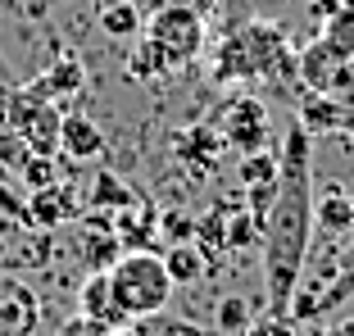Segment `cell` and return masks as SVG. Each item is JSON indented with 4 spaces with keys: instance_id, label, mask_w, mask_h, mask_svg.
I'll use <instances>...</instances> for the list:
<instances>
[{
    "instance_id": "obj_1",
    "label": "cell",
    "mask_w": 354,
    "mask_h": 336,
    "mask_svg": "<svg viewBox=\"0 0 354 336\" xmlns=\"http://www.w3.org/2000/svg\"><path fill=\"white\" fill-rule=\"evenodd\" d=\"M277 159V200L263 223V286L272 314H291L313 232V137L300 123L286 132Z\"/></svg>"
},
{
    "instance_id": "obj_2",
    "label": "cell",
    "mask_w": 354,
    "mask_h": 336,
    "mask_svg": "<svg viewBox=\"0 0 354 336\" xmlns=\"http://www.w3.org/2000/svg\"><path fill=\"white\" fill-rule=\"evenodd\" d=\"M295 77V50L277 23H245L214 50V82H281Z\"/></svg>"
},
{
    "instance_id": "obj_3",
    "label": "cell",
    "mask_w": 354,
    "mask_h": 336,
    "mask_svg": "<svg viewBox=\"0 0 354 336\" xmlns=\"http://www.w3.org/2000/svg\"><path fill=\"white\" fill-rule=\"evenodd\" d=\"M109 282H114L118 305L127 309V318H150V314H164V305L173 300V277L164 268V254H150V250H132V254H118V263L109 268Z\"/></svg>"
},
{
    "instance_id": "obj_4",
    "label": "cell",
    "mask_w": 354,
    "mask_h": 336,
    "mask_svg": "<svg viewBox=\"0 0 354 336\" xmlns=\"http://www.w3.org/2000/svg\"><path fill=\"white\" fill-rule=\"evenodd\" d=\"M146 37L159 41L182 68L205 50V14H196L191 5H159L146 19Z\"/></svg>"
},
{
    "instance_id": "obj_5",
    "label": "cell",
    "mask_w": 354,
    "mask_h": 336,
    "mask_svg": "<svg viewBox=\"0 0 354 336\" xmlns=\"http://www.w3.org/2000/svg\"><path fill=\"white\" fill-rule=\"evenodd\" d=\"M41 327V295L23 277L0 273V336H37Z\"/></svg>"
},
{
    "instance_id": "obj_6",
    "label": "cell",
    "mask_w": 354,
    "mask_h": 336,
    "mask_svg": "<svg viewBox=\"0 0 354 336\" xmlns=\"http://www.w3.org/2000/svg\"><path fill=\"white\" fill-rule=\"evenodd\" d=\"M218 132H223V141H227V146L241 150V155L263 150V141H268V105H259L254 95H236V100L223 109Z\"/></svg>"
},
{
    "instance_id": "obj_7",
    "label": "cell",
    "mask_w": 354,
    "mask_h": 336,
    "mask_svg": "<svg viewBox=\"0 0 354 336\" xmlns=\"http://www.w3.org/2000/svg\"><path fill=\"white\" fill-rule=\"evenodd\" d=\"M223 132H214V127H187V132H177L173 137V150H177V159L191 168V182H205L214 168H218V159H223Z\"/></svg>"
},
{
    "instance_id": "obj_8",
    "label": "cell",
    "mask_w": 354,
    "mask_h": 336,
    "mask_svg": "<svg viewBox=\"0 0 354 336\" xmlns=\"http://www.w3.org/2000/svg\"><path fill=\"white\" fill-rule=\"evenodd\" d=\"M77 314H86L91 323H100V327H132L127 309L118 305V295H114L109 273H91L82 282V291H77Z\"/></svg>"
},
{
    "instance_id": "obj_9",
    "label": "cell",
    "mask_w": 354,
    "mask_h": 336,
    "mask_svg": "<svg viewBox=\"0 0 354 336\" xmlns=\"http://www.w3.org/2000/svg\"><path fill=\"white\" fill-rule=\"evenodd\" d=\"M23 218H28L32 227H59V223H73L77 218V196H73V187H59V182L37 187L32 205L23 209Z\"/></svg>"
},
{
    "instance_id": "obj_10",
    "label": "cell",
    "mask_w": 354,
    "mask_h": 336,
    "mask_svg": "<svg viewBox=\"0 0 354 336\" xmlns=\"http://www.w3.org/2000/svg\"><path fill=\"white\" fill-rule=\"evenodd\" d=\"M341 64L345 59H336V55L313 37L309 46L295 50V77H300L304 91H323L327 95V91H332V82H336V73H341Z\"/></svg>"
},
{
    "instance_id": "obj_11",
    "label": "cell",
    "mask_w": 354,
    "mask_h": 336,
    "mask_svg": "<svg viewBox=\"0 0 354 336\" xmlns=\"http://www.w3.org/2000/svg\"><path fill=\"white\" fill-rule=\"evenodd\" d=\"M155 232H159V209L155 205L136 200V205H127V209H114V236L123 241V250H146Z\"/></svg>"
},
{
    "instance_id": "obj_12",
    "label": "cell",
    "mask_w": 354,
    "mask_h": 336,
    "mask_svg": "<svg viewBox=\"0 0 354 336\" xmlns=\"http://www.w3.org/2000/svg\"><path fill=\"white\" fill-rule=\"evenodd\" d=\"M104 150V132L86 114H64L59 123V155L68 159H95Z\"/></svg>"
},
{
    "instance_id": "obj_13",
    "label": "cell",
    "mask_w": 354,
    "mask_h": 336,
    "mask_svg": "<svg viewBox=\"0 0 354 336\" xmlns=\"http://www.w3.org/2000/svg\"><path fill=\"white\" fill-rule=\"evenodd\" d=\"M313 227H323L327 236H345L354 232V200L341 187H327L323 196L313 200Z\"/></svg>"
},
{
    "instance_id": "obj_14",
    "label": "cell",
    "mask_w": 354,
    "mask_h": 336,
    "mask_svg": "<svg viewBox=\"0 0 354 336\" xmlns=\"http://www.w3.org/2000/svg\"><path fill=\"white\" fill-rule=\"evenodd\" d=\"M127 73H132L136 82H155V77H173V73H182V64H177L159 41L141 37V41H136V50L127 55Z\"/></svg>"
},
{
    "instance_id": "obj_15",
    "label": "cell",
    "mask_w": 354,
    "mask_h": 336,
    "mask_svg": "<svg viewBox=\"0 0 354 336\" xmlns=\"http://www.w3.org/2000/svg\"><path fill=\"white\" fill-rule=\"evenodd\" d=\"M341 114H345V105L336 100V95L304 91L300 95V118H295V123H300L309 137H318V132H341Z\"/></svg>"
},
{
    "instance_id": "obj_16",
    "label": "cell",
    "mask_w": 354,
    "mask_h": 336,
    "mask_svg": "<svg viewBox=\"0 0 354 336\" xmlns=\"http://www.w3.org/2000/svg\"><path fill=\"white\" fill-rule=\"evenodd\" d=\"M164 268L173 277V286H196L200 277L209 273V254L200 250L196 241H177L164 250Z\"/></svg>"
},
{
    "instance_id": "obj_17",
    "label": "cell",
    "mask_w": 354,
    "mask_h": 336,
    "mask_svg": "<svg viewBox=\"0 0 354 336\" xmlns=\"http://www.w3.org/2000/svg\"><path fill=\"white\" fill-rule=\"evenodd\" d=\"M318 41H323L336 59L354 64V10L350 5H341L336 14H327V19L318 23Z\"/></svg>"
},
{
    "instance_id": "obj_18",
    "label": "cell",
    "mask_w": 354,
    "mask_h": 336,
    "mask_svg": "<svg viewBox=\"0 0 354 336\" xmlns=\"http://www.w3.org/2000/svg\"><path fill=\"white\" fill-rule=\"evenodd\" d=\"M32 91L46 95V100H68V95H77L82 91V64L77 59H59L46 77L32 82Z\"/></svg>"
},
{
    "instance_id": "obj_19",
    "label": "cell",
    "mask_w": 354,
    "mask_h": 336,
    "mask_svg": "<svg viewBox=\"0 0 354 336\" xmlns=\"http://www.w3.org/2000/svg\"><path fill=\"white\" fill-rule=\"evenodd\" d=\"M136 191L127 187L123 178H118V173H95V182H91V209L95 214H114V209H127V205H136Z\"/></svg>"
},
{
    "instance_id": "obj_20",
    "label": "cell",
    "mask_w": 354,
    "mask_h": 336,
    "mask_svg": "<svg viewBox=\"0 0 354 336\" xmlns=\"http://www.w3.org/2000/svg\"><path fill=\"white\" fill-rule=\"evenodd\" d=\"M141 28H146V14H141V5H132V0H118V5L100 10V32L114 37V41H127V37H136Z\"/></svg>"
},
{
    "instance_id": "obj_21",
    "label": "cell",
    "mask_w": 354,
    "mask_h": 336,
    "mask_svg": "<svg viewBox=\"0 0 354 336\" xmlns=\"http://www.w3.org/2000/svg\"><path fill=\"white\" fill-rule=\"evenodd\" d=\"M196 245H200L205 254H214V250H227V214H223V205L196 218Z\"/></svg>"
},
{
    "instance_id": "obj_22",
    "label": "cell",
    "mask_w": 354,
    "mask_h": 336,
    "mask_svg": "<svg viewBox=\"0 0 354 336\" xmlns=\"http://www.w3.org/2000/svg\"><path fill=\"white\" fill-rule=\"evenodd\" d=\"M277 168H281V159L272 155V150H250V155L241 159V168H236V182H241V187L272 182V178H277Z\"/></svg>"
},
{
    "instance_id": "obj_23",
    "label": "cell",
    "mask_w": 354,
    "mask_h": 336,
    "mask_svg": "<svg viewBox=\"0 0 354 336\" xmlns=\"http://www.w3.org/2000/svg\"><path fill=\"white\" fill-rule=\"evenodd\" d=\"M263 241V227L254 223L250 209H236L227 214V250H250V245Z\"/></svg>"
},
{
    "instance_id": "obj_24",
    "label": "cell",
    "mask_w": 354,
    "mask_h": 336,
    "mask_svg": "<svg viewBox=\"0 0 354 336\" xmlns=\"http://www.w3.org/2000/svg\"><path fill=\"white\" fill-rule=\"evenodd\" d=\"M250 323V300L245 295H223L218 309H214V327L218 332H245Z\"/></svg>"
},
{
    "instance_id": "obj_25",
    "label": "cell",
    "mask_w": 354,
    "mask_h": 336,
    "mask_svg": "<svg viewBox=\"0 0 354 336\" xmlns=\"http://www.w3.org/2000/svg\"><path fill=\"white\" fill-rule=\"evenodd\" d=\"M159 236H164L168 245H177V241H196V218H191V214H182V209L159 214Z\"/></svg>"
},
{
    "instance_id": "obj_26",
    "label": "cell",
    "mask_w": 354,
    "mask_h": 336,
    "mask_svg": "<svg viewBox=\"0 0 354 336\" xmlns=\"http://www.w3.org/2000/svg\"><path fill=\"white\" fill-rule=\"evenodd\" d=\"M241 336H295V318L291 314H263V318H250Z\"/></svg>"
},
{
    "instance_id": "obj_27",
    "label": "cell",
    "mask_w": 354,
    "mask_h": 336,
    "mask_svg": "<svg viewBox=\"0 0 354 336\" xmlns=\"http://www.w3.org/2000/svg\"><path fill=\"white\" fill-rule=\"evenodd\" d=\"M150 323L155 327H146V323H136V332L141 336H218V327H191V323H164L159 314H150Z\"/></svg>"
},
{
    "instance_id": "obj_28",
    "label": "cell",
    "mask_w": 354,
    "mask_h": 336,
    "mask_svg": "<svg viewBox=\"0 0 354 336\" xmlns=\"http://www.w3.org/2000/svg\"><path fill=\"white\" fill-rule=\"evenodd\" d=\"M23 182L28 187H50L55 182V155H32L23 164Z\"/></svg>"
},
{
    "instance_id": "obj_29",
    "label": "cell",
    "mask_w": 354,
    "mask_h": 336,
    "mask_svg": "<svg viewBox=\"0 0 354 336\" xmlns=\"http://www.w3.org/2000/svg\"><path fill=\"white\" fill-rule=\"evenodd\" d=\"M109 327H100V323H91L86 314H77V318H68V323L59 327V336H104Z\"/></svg>"
},
{
    "instance_id": "obj_30",
    "label": "cell",
    "mask_w": 354,
    "mask_h": 336,
    "mask_svg": "<svg viewBox=\"0 0 354 336\" xmlns=\"http://www.w3.org/2000/svg\"><path fill=\"white\" fill-rule=\"evenodd\" d=\"M159 5H191L196 14H214L218 10V0H150V10H159Z\"/></svg>"
},
{
    "instance_id": "obj_31",
    "label": "cell",
    "mask_w": 354,
    "mask_h": 336,
    "mask_svg": "<svg viewBox=\"0 0 354 336\" xmlns=\"http://www.w3.org/2000/svg\"><path fill=\"white\" fill-rule=\"evenodd\" d=\"M304 10H309V19H318V23H323L327 14H336V10H341V0H309Z\"/></svg>"
},
{
    "instance_id": "obj_32",
    "label": "cell",
    "mask_w": 354,
    "mask_h": 336,
    "mask_svg": "<svg viewBox=\"0 0 354 336\" xmlns=\"http://www.w3.org/2000/svg\"><path fill=\"white\" fill-rule=\"evenodd\" d=\"M341 137L354 141V105H345V114H341Z\"/></svg>"
},
{
    "instance_id": "obj_33",
    "label": "cell",
    "mask_w": 354,
    "mask_h": 336,
    "mask_svg": "<svg viewBox=\"0 0 354 336\" xmlns=\"http://www.w3.org/2000/svg\"><path fill=\"white\" fill-rule=\"evenodd\" d=\"M104 336H141V332H136V323H132V327H109Z\"/></svg>"
},
{
    "instance_id": "obj_34",
    "label": "cell",
    "mask_w": 354,
    "mask_h": 336,
    "mask_svg": "<svg viewBox=\"0 0 354 336\" xmlns=\"http://www.w3.org/2000/svg\"><path fill=\"white\" fill-rule=\"evenodd\" d=\"M327 336H354V323H336V327H332Z\"/></svg>"
},
{
    "instance_id": "obj_35",
    "label": "cell",
    "mask_w": 354,
    "mask_h": 336,
    "mask_svg": "<svg viewBox=\"0 0 354 336\" xmlns=\"http://www.w3.org/2000/svg\"><path fill=\"white\" fill-rule=\"evenodd\" d=\"M109 5H118V0H95V10H109Z\"/></svg>"
},
{
    "instance_id": "obj_36",
    "label": "cell",
    "mask_w": 354,
    "mask_h": 336,
    "mask_svg": "<svg viewBox=\"0 0 354 336\" xmlns=\"http://www.w3.org/2000/svg\"><path fill=\"white\" fill-rule=\"evenodd\" d=\"M341 5H350V10H354V0H341Z\"/></svg>"
},
{
    "instance_id": "obj_37",
    "label": "cell",
    "mask_w": 354,
    "mask_h": 336,
    "mask_svg": "<svg viewBox=\"0 0 354 336\" xmlns=\"http://www.w3.org/2000/svg\"><path fill=\"white\" fill-rule=\"evenodd\" d=\"M350 200H354V196H350Z\"/></svg>"
}]
</instances>
